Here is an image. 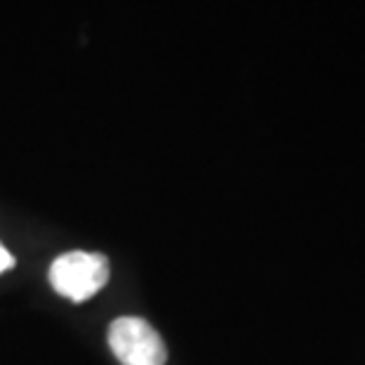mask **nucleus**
Masks as SVG:
<instances>
[{
  "mask_svg": "<svg viewBox=\"0 0 365 365\" xmlns=\"http://www.w3.org/2000/svg\"><path fill=\"white\" fill-rule=\"evenodd\" d=\"M14 267V257L10 255V250L0 243V274H5L7 269H12Z\"/></svg>",
  "mask_w": 365,
  "mask_h": 365,
  "instance_id": "3",
  "label": "nucleus"
},
{
  "mask_svg": "<svg viewBox=\"0 0 365 365\" xmlns=\"http://www.w3.org/2000/svg\"><path fill=\"white\" fill-rule=\"evenodd\" d=\"M108 346L123 365H165L168 349L156 328L137 316H120L108 328Z\"/></svg>",
  "mask_w": 365,
  "mask_h": 365,
  "instance_id": "2",
  "label": "nucleus"
},
{
  "mask_svg": "<svg viewBox=\"0 0 365 365\" xmlns=\"http://www.w3.org/2000/svg\"><path fill=\"white\" fill-rule=\"evenodd\" d=\"M108 259L99 252H64L50 267V283L61 297L85 302L102 290L108 281Z\"/></svg>",
  "mask_w": 365,
  "mask_h": 365,
  "instance_id": "1",
  "label": "nucleus"
}]
</instances>
